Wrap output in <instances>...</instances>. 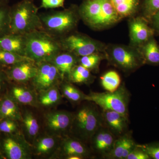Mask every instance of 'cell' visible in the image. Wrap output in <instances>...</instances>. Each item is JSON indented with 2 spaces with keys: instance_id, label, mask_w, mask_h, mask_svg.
Wrapping results in <instances>:
<instances>
[{
  "instance_id": "obj_1",
  "label": "cell",
  "mask_w": 159,
  "mask_h": 159,
  "mask_svg": "<svg viewBox=\"0 0 159 159\" xmlns=\"http://www.w3.org/2000/svg\"><path fill=\"white\" fill-rule=\"evenodd\" d=\"M78 11L80 20L95 30L109 28L122 20L111 0H84Z\"/></svg>"
},
{
  "instance_id": "obj_2",
  "label": "cell",
  "mask_w": 159,
  "mask_h": 159,
  "mask_svg": "<svg viewBox=\"0 0 159 159\" xmlns=\"http://www.w3.org/2000/svg\"><path fill=\"white\" fill-rule=\"evenodd\" d=\"M39 9L33 0H21L10 7V33L26 34L43 30Z\"/></svg>"
},
{
  "instance_id": "obj_3",
  "label": "cell",
  "mask_w": 159,
  "mask_h": 159,
  "mask_svg": "<svg viewBox=\"0 0 159 159\" xmlns=\"http://www.w3.org/2000/svg\"><path fill=\"white\" fill-rule=\"evenodd\" d=\"M26 56L36 63L51 61L63 51L58 39L44 31L26 34Z\"/></svg>"
},
{
  "instance_id": "obj_4",
  "label": "cell",
  "mask_w": 159,
  "mask_h": 159,
  "mask_svg": "<svg viewBox=\"0 0 159 159\" xmlns=\"http://www.w3.org/2000/svg\"><path fill=\"white\" fill-rule=\"evenodd\" d=\"M43 30L56 38L66 36L77 28L80 16L78 6L71 5L67 9L39 14Z\"/></svg>"
},
{
  "instance_id": "obj_5",
  "label": "cell",
  "mask_w": 159,
  "mask_h": 159,
  "mask_svg": "<svg viewBox=\"0 0 159 159\" xmlns=\"http://www.w3.org/2000/svg\"><path fill=\"white\" fill-rule=\"evenodd\" d=\"M103 53L111 65L126 74L134 72L145 65L139 49L129 45L106 44Z\"/></svg>"
},
{
  "instance_id": "obj_6",
  "label": "cell",
  "mask_w": 159,
  "mask_h": 159,
  "mask_svg": "<svg viewBox=\"0 0 159 159\" xmlns=\"http://www.w3.org/2000/svg\"><path fill=\"white\" fill-rule=\"evenodd\" d=\"M102 115L91 105L83 106L74 114L70 133L81 141H89L102 126Z\"/></svg>"
},
{
  "instance_id": "obj_7",
  "label": "cell",
  "mask_w": 159,
  "mask_h": 159,
  "mask_svg": "<svg viewBox=\"0 0 159 159\" xmlns=\"http://www.w3.org/2000/svg\"><path fill=\"white\" fill-rule=\"evenodd\" d=\"M63 51L78 57L104 52L106 44L86 34L73 32L58 39Z\"/></svg>"
},
{
  "instance_id": "obj_8",
  "label": "cell",
  "mask_w": 159,
  "mask_h": 159,
  "mask_svg": "<svg viewBox=\"0 0 159 159\" xmlns=\"http://www.w3.org/2000/svg\"><path fill=\"white\" fill-rule=\"evenodd\" d=\"M129 99L128 92L122 85L114 92H91L85 95L84 100L94 102L103 110L115 111L128 118Z\"/></svg>"
},
{
  "instance_id": "obj_9",
  "label": "cell",
  "mask_w": 159,
  "mask_h": 159,
  "mask_svg": "<svg viewBox=\"0 0 159 159\" xmlns=\"http://www.w3.org/2000/svg\"><path fill=\"white\" fill-rule=\"evenodd\" d=\"M31 147L20 132L0 133V157L7 159H31Z\"/></svg>"
},
{
  "instance_id": "obj_10",
  "label": "cell",
  "mask_w": 159,
  "mask_h": 159,
  "mask_svg": "<svg viewBox=\"0 0 159 159\" xmlns=\"http://www.w3.org/2000/svg\"><path fill=\"white\" fill-rule=\"evenodd\" d=\"M74 114L66 111H55L45 115V122L48 134L61 137L70 132Z\"/></svg>"
},
{
  "instance_id": "obj_11",
  "label": "cell",
  "mask_w": 159,
  "mask_h": 159,
  "mask_svg": "<svg viewBox=\"0 0 159 159\" xmlns=\"http://www.w3.org/2000/svg\"><path fill=\"white\" fill-rule=\"evenodd\" d=\"M128 19L129 45L139 48L153 37L155 31L148 20L142 15L135 16Z\"/></svg>"
},
{
  "instance_id": "obj_12",
  "label": "cell",
  "mask_w": 159,
  "mask_h": 159,
  "mask_svg": "<svg viewBox=\"0 0 159 159\" xmlns=\"http://www.w3.org/2000/svg\"><path fill=\"white\" fill-rule=\"evenodd\" d=\"M36 63L37 73L31 82L34 89L39 92L57 85V84L62 81L59 71L51 61Z\"/></svg>"
},
{
  "instance_id": "obj_13",
  "label": "cell",
  "mask_w": 159,
  "mask_h": 159,
  "mask_svg": "<svg viewBox=\"0 0 159 159\" xmlns=\"http://www.w3.org/2000/svg\"><path fill=\"white\" fill-rule=\"evenodd\" d=\"M37 70V64L35 61L27 60L8 66L4 70L7 80L24 84L31 81L35 77Z\"/></svg>"
},
{
  "instance_id": "obj_14",
  "label": "cell",
  "mask_w": 159,
  "mask_h": 159,
  "mask_svg": "<svg viewBox=\"0 0 159 159\" xmlns=\"http://www.w3.org/2000/svg\"><path fill=\"white\" fill-rule=\"evenodd\" d=\"M54 153L58 157L67 159L70 157L77 156L84 158L88 156L89 152L81 141L74 137L65 136L61 140L58 148Z\"/></svg>"
},
{
  "instance_id": "obj_15",
  "label": "cell",
  "mask_w": 159,
  "mask_h": 159,
  "mask_svg": "<svg viewBox=\"0 0 159 159\" xmlns=\"http://www.w3.org/2000/svg\"><path fill=\"white\" fill-rule=\"evenodd\" d=\"M91 141L94 150L106 157L111 150L116 139L112 133L102 126L94 134Z\"/></svg>"
},
{
  "instance_id": "obj_16",
  "label": "cell",
  "mask_w": 159,
  "mask_h": 159,
  "mask_svg": "<svg viewBox=\"0 0 159 159\" xmlns=\"http://www.w3.org/2000/svg\"><path fill=\"white\" fill-rule=\"evenodd\" d=\"M78 59L79 57L74 54L67 51H62L51 61L59 71L62 81L64 80L68 81L73 69L78 64Z\"/></svg>"
},
{
  "instance_id": "obj_17",
  "label": "cell",
  "mask_w": 159,
  "mask_h": 159,
  "mask_svg": "<svg viewBox=\"0 0 159 159\" xmlns=\"http://www.w3.org/2000/svg\"><path fill=\"white\" fill-rule=\"evenodd\" d=\"M60 137L48 134L41 136L34 140L32 152L39 156L53 155L57 150L60 142Z\"/></svg>"
},
{
  "instance_id": "obj_18",
  "label": "cell",
  "mask_w": 159,
  "mask_h": 159,
  "mask_svg": "<svg viewBox=\"0 0 159 159\" xmlns=\"http://www.w3.org/2000/svg\"><path fill=\"white\" fill-rule=\"evenodd\" d=\"M102 122L111 132L116 135L124 133L127 126L128 118L114 111L103 110Z\"/></svg>"
},
{
  "instance_id": "obj_19",
  "label": "cell",
  "mask_w": 159,
  "mask_h": 159,
  "mask_svg": "<svg viewBox=\"0 0 159 159\" xmlns=\"http://www.w3.org/2000/svg\"><path fill=\"white\" fill-rule=\"evenodd\" d=\"M26 34H9L0 37V48L26 56Z\"/></svg>"
},
{
  "instance_id": "obj_20",
  "label": "cell",
  "mask_w": 159,
  "mask_h": 159,
  "mask_svg": "<svg viewBox=\"0 0 159 159\" xmlns=\"http://www.w3.org/2000/svg\"><path fill=\"white\" fill-rule=\"evenodd\" d=\"M11 119L21 122L22 115L17 102L9 93L0 98V120Z\"/></svg>"
},
{
  "instance_id": "obj_21",
  "label": "cell",
  "mask_w": 159,
  "mask_h": 159,
  "mask_svg": "<svg viewBox=\"0 0 159 159\" xmlns=\"http://www.w3.org/2000/svg\"><path fill=\"white\" fill-rule=\"evenodd\" d=\"M136 146V144L130 136L123 135L116 140L111 150L105 157L108 158L126 159Z\"/></svg>"
},
{
  "instance_id": "obj_22",
  "label": "cell",
  "mask_w": 159,
  "mask_h": 159,
  "mask_svg": "<svg viewBox=\"0 0 159 159\" xmlns=\"http://www.w3.org/2000/svg\"><path fill=\"white\" fill-rule=\"evenodd\" d=\"M8 93L18 104L34 107L38 106V97L34 92L24 86L12 85Z\"/></svg>"
},
{
  "instance_id": "obj_23",
  "label": "cell",
  "mask_w": 159,
  "mask_h": 159,
  "mask_svg": "<svg viewBox=\"0 0 159 159\" xmlns=\"http://www.w3.org/2000/svg\"><path fill=\"white\" fill-rule=\"evenodd\" d=\"M111 2L122 19L137 15L142 4L141 0H111Z\"/></svg>"
},
{
  "instance_id": "obj_24",
  "label": "cell",
  "mask_w": 159,
  "mask_h": 159,
  "mask_svg": "<svg viewBox=\"0 0 159 159\" xmlns=\"http://www.w3.org/2000/svg\"><path fill=\"white\" fill-rule=\"evenodd\" d=\"M138 49L142 54L145 65L159 66V45L154 36Z\"/></svg>"
},
{
  "instance_id": "obj_25",
  "label": "cell",
  "mask_w": 159,
  "mask_h": 159,
  "mask_svg": "<svg viewBox=\"0 0 159 159\" xmlns=\"http://www.w3.org/2000/svg\"><path fill=\"white\" fill-rule=\"evenodd\" d=\"M22 115L23 130L29 140L34 142L39 134L40 127L39 122L31 111H25L22 113Z\"/></svg>"
},
{
  "instance_id": "obj_26",
  "label": "cell",
  "mask_w": 159,
  "mask_h": 159,
  "mask_svg": "<svg viewBox=\"0 0 159 159\" xmlns=\"http://www.w3.org/2000/svg\"><path fill=\"white\" fill-rule=\"evenodd\" d=\"M38 97L39 104L44 107H52L57 105L62 100L63 96L57 85L41 91Z\"/></svg>"
},
{
  "instance_id": "obj_27",
  "label": "cell",
  "mask_w": 159,
  "mask_h": 159,
  "mask_svg": "<svg viewBox=\"0 0 159 159\" xmlns=\"http://www.w3.org/2000/svg\"><path fill=\"white\" fill-rule=\"evenodd\" d=\"M62 82L61 85V91L62 96L72 103H77L84 101L85 94L74 86L72 83L67 80L64 82L62 81Z\"/></svg>"
},
{
  "instance_id": "obj_28",
  "label": "cell",
  "mask_w": 159,
  "mask_h": 159,
  "mask_svg": "<svg viewBox=\"0 0 159 159\" xmlns=\"http://www.w3.org/2000/svg\"><path fill=\"white\" fill-rule=\"evenodd\" d=\"M94 79V77L91 74L90 71L77 64L71 72L68 81L77 84H85L91 83Z\"/></svg>"
},
{
  "instance_id": "obj_29",
  "label": "cell",
  "mask_w": 159,
  "mask_h": 159,
  "mask_svg": "<svg viewBox=\"0 0 159 159\" xmlns=\"http://www.w3.org/2000/svg\"><path fill=\"white\" fill-rule=\"evenodd\" d=\"M100 82L102 88L105 90L109 92H114L120 87L121 77L116 71H109L100 77Z\"/></svg>"
},
{
  "instance_id": "obj_30",
  "label": "cell",
  "mask_w": 159,
  "mask_h": 159,
  "mask_svg": "<svg viewBox=\"0 0 159 159\" xmlns=\"http://www.w3.org/2000/svg\"><path fill=\"white\" fill-rule=\"evenodd\" d=\"M103 59H105V56L103 52L93 53L79 57L78 64L89 70L97 72L99 71L100 62Z\"/></svg>"
},
{
  "instance_id": "obj_31",
  "label": "cell",
  "mask_w": 159,
  "mask_h": 159,
  "mask_svg": "<svg viewBox=\"0 0 159 159\" xmlns=\"http://www.w3.org/2000/svg\"><path fill=\"white\" fill-rule=\"evenodd\" d=\"M27 60H32L26 56L19 55L0 48V64L3 67L9 66Z\"/></svg>"
},
{
  "instance_id": "obj_32",
  "label": "cell",
  "mask_w": 159,
  "mask_h": 159,
  "mask_svg": "<svg viewBox=\"0 0 159 159\" xmlns=\"http://www.w3.org/2000/svg\"><path fill=\"white\" fill-rule=\"evenodd\" d=\"M10 6L0 5V37L10 33Z\"/></svg>"
},
{
  "instance_id": "obj_33",
  "label": "cell",
  "mask_w": 159,
  "mask_h": 159,
  "mask_svg": "<svg viewBox=\"0 0 159 159\" xmlns=\"http://www.w3.org/2000/svg\"><path fill=\"white\" fill-rule=\"evenodd\" d=\"M159 9V0H144L141 6L142 16L149 22L151 18Z\"/></svg>"
},
{
  "instance_id": "obj_34",
  "label": "cell",
  "mask_w": 159,
  "mask_h": 159,
  "mask_svg": "<svg viewBox=\"0 0 159 159\" xmlns=\"http://www.w3.org/2000/svg\"><path fill=\"white\" fill-rule=\"evenodd\" d=\"M18 122L11 119L0 120V133L9 134L20 132Z\"/></svg>"
},
{
  "instance_id": "obj_35",
  "label": "cell",
  "mask_w": 159,
  "mask_h": 159,
  "mask_svg": "<svg viewBox=\"0 0 159 159\" xmlns=\"http://www.w3.org/2000/svg\"><path fill=\"white\" fill-rule=\"evenodd\" d=\"M138 145L145 151L150 159H159V143Z\"/></svg>"
},
{
  "instance_id": "obj_36",
  "label": "cell",
  "mask_w": 159,
  "mask_h": 159,
  "mask_svg": "<svg viewBox=\"0 0 159 159\" xmlns=\"http://www.w3.org/2000/svg\"><path fill=\"white\" fill-rule=\"evenodd\" d=\"M150 157L141 147L136 144L135 148L128 155L126 159H149Z\"/></svg>"
},
{
  "instance_id": "obj_37",
  "label": "cell",
  "mask_w": 159,
  "mask_h": 159,
  "mask_svg": "<svg viewBox=\"0 0 159 159\" xmlns=\"http://www.w3.org/2000/svg\"><path fill=\"white\" fill-rule=\"evenodd\" d=\"M65 0H41L40 8L45 9L64 8Z\"/></svg>"
},
{
  "instance_id": "obj_38",
  "label": "cell",
  "mask_w": 159,
  "mask_h": 159,
  "mask_svg": "<svg viewBox=\"0 0 159 159\" xmlns=\"http://www.w3.org/2000/svg\"><path fill=\"white\" fill-rule=\"evenodd\" d=\"M149 23L155 32L159 34V9L152 16Z\"/></svg>"
},
{
  "instance_id": "obj_39",
  "label": "cell",
  "mask_w": 159,
  "mask_h": 159,
  "mask_svg": "<svg viewBox=\"0 0 159 159\" xmlns=\"http://www.w3.org/2000/svg\"><path fill=\"white\" fill-rule=\"evenodd\" d=\"M7 80L6 74H5L3 68L0 69V92L2 89L5 81Z\"/></svg>"
},
{
  "instance_id": "obj_40",
  "label": "cell",
  "mask_w": 159,
  "mask_h": 159,
  "mask_svg": "<svg viewBox=\"0 0 159 159\" xmlns=\"http://www.w3.org/2000/svg\"><path fill=\"white\" fill-rule=\"evenodd\" d=\"M9 0H0V5L8 4Z\"/></svg>"
},
{
  "instance_id": "obj_41",
  "label": "cell",
  "mask_w": 159,
  "mask_h": 159,
  "mask_svg": "<svg viewBox=\"0 0 159 159\" xmlns=\"http://www.w3.org/2000/svg\"><path fill=\"white\" fill-rule=\"evenodd\" d=\"M81 157L77 156H72L69 157L67 159H81Z\"/></svg>"
},
{
  "instance_id": "obj_42",
  "label": "cell",
  "mask_w": 159,
  "mask_h": 159,
  "mask_svg": "<svg viewBox=\"0 0 159 159\" xmlns=\"http://www.w3.org/2000/svg\"><path fill=\"white\" fill-rule=\"evenodd\" d=\"M3 68V66L1 64H0V69Z\"/></svg>"
},
{
  "instance_id": "obj_43",
  "label": "cell",
  "mask_w": 159,
  "mask_h": 159,
  "mask_svg": "<svg viewBox=\"0 0 159 159\" xmlns=\"http://www.w3.org/2000/svg\"></svg>"
}]
</instances>
